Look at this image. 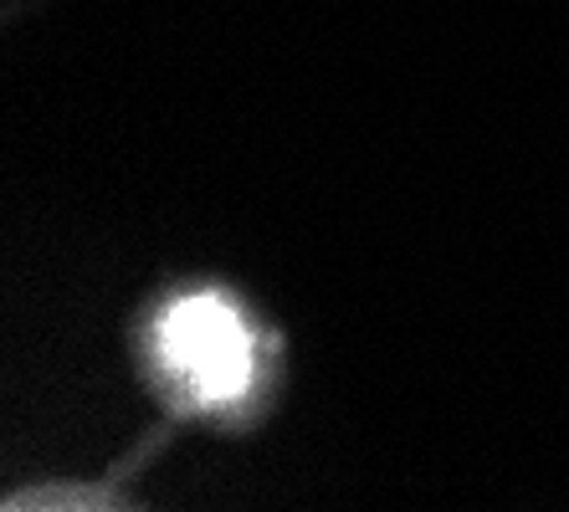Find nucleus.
Here are the masks:
<instances>
[{"label": "nucleus", "mask_w": 569, "mask_h": 512, "mask_svg": "<svg viewBox=\"0 0 569 512\" xmlns=\"http://www.w3.org/2000/svg\"><path fill=\"white\" fill-rule=\"evenodd\" d=\"M108 498H113L108 486H37V492H16L6 508H119Z\"/></svg>", "instance_id": "f03ea898"}, {"label": "nucleus", "mask_w": 569, "mask_h": 512, "mask_svg": "<svg viewBox=\"0 0 569 512\" xmlns=\"http://www.w3.org/2000/svg\"><path fill=\"white\" fill-rule=\"evenodd\" d=\"M144 359L154 390L186 415H241L262 390L267 339L252 313L221 288L174 292L144 329Z\"/></svg>", "instance_id": "f257e3e1"}]
</instances>
